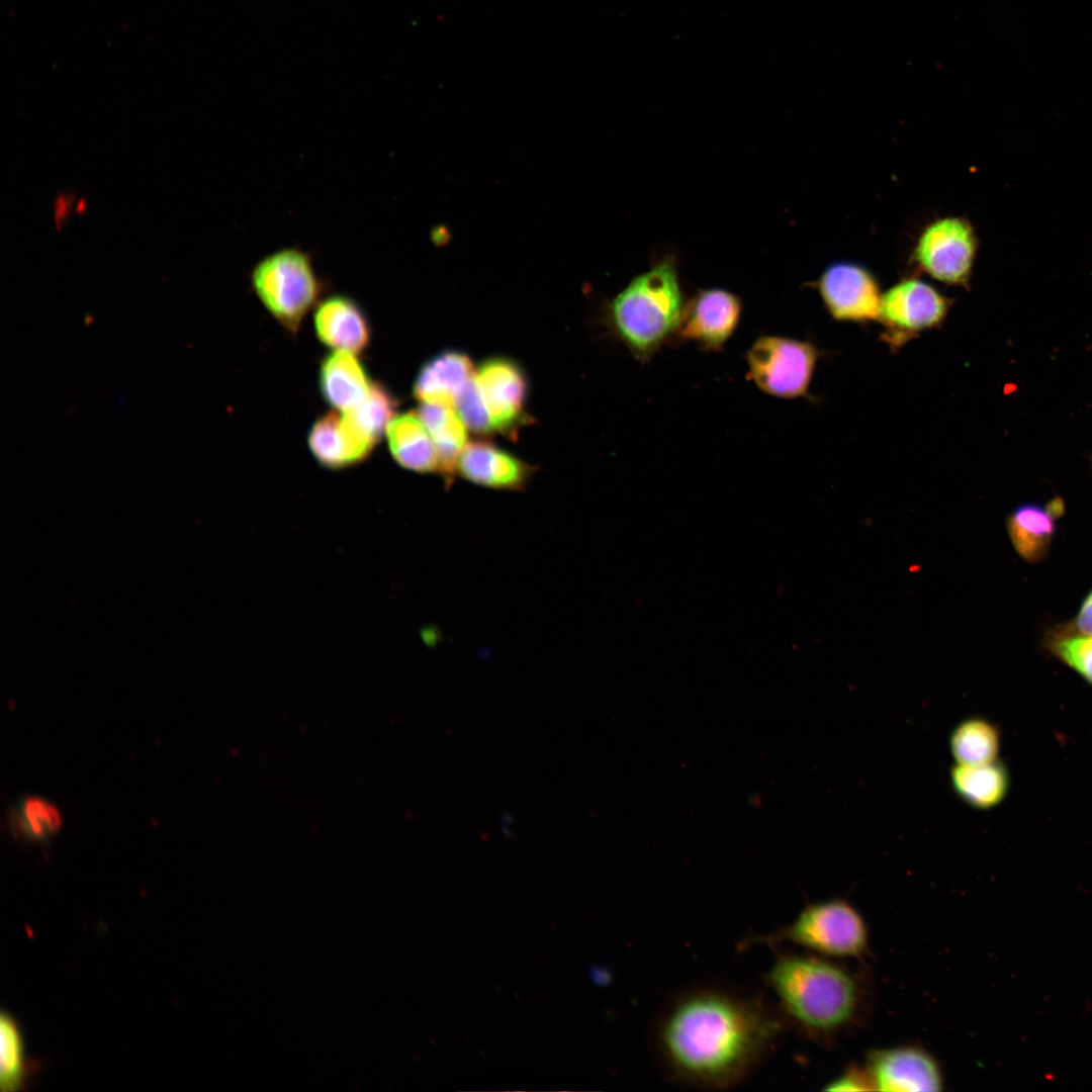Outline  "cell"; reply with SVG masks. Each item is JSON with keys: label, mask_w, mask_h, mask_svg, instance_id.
Here are the masks:
<instances>
[{"label": "cell", "mask_w": 1092, "mask_h": 1092, "mask_svg": "<svg viewBox=\"0 0 1092 1092\" xmlns=\"http://www.w3.org/2000/svg\"><path fill=\"white\" fill-rule=\"evenodd\" d=\"M787 1023L761 995L699 984L671 996L657 1013L651 1045L663 1074L699 1089H729L775 1050Z\"/></svg>", "instance_id": "cell-1"}, {"label": "cell", "mask_w": 1092, "mask_h": 1092, "mask_svg": "<svg viewBox=\"0 0 1092 1092\" xmlns=\"http://www.w3.org/2000/svg\"><path fill=\"white\" fill-rule=\"evenodd\" d=\"M764 983L787 1025L817 1043H832L859 1026L868 1012L863 979L810 951H777Z\"/></svg>", "instance_id": "cell-2"}, {"label": "cell", "mask_w": 1092, "mask_h": 1092, "mask_svg": "<svg viewBox=\"0 0 1092 1092\" xmlns=\"http://www.w3.org/2000/svg\"><path fill=\"white\" fill-rule=\"evenodd\" d=\"M685 305L674 260L665 258L635 276L603 315L610 333L646 363L677 333Z\"/></svg>", "instance_id": "cell-3"}, {"label": "cell", "mask_w": 1092, "mask_h": 1092, "mask_svg": "<svg viewBox=\"0 0 1092 1092\" xmlns=\"http://www.w3.org/2000/svg\"><path fill=\"white\" fill-rule=\"evenodd\" d=\"M754 943H791L831 959H860L869 949V930L859 911L848 901L836 898L808 904L789 924L746 938L740 946Z\"/></svg>", "instance_id": "cell-4"}, {"label": "cell", "mask_w": 1092, "mask_h": 1092, "mask_svg": "<svg viewBox=\"0 0 1092 1092\" xmlns=\"http://www.w3.org/2000/svg\"><path fill=\"white\" fill-rule=\"evenodd\" d=\"M251 287L267 311L296 334L306 313L326 289L311 253L284 247L259 259L250 272Z\"/></svg>", "instance_id": "cell-5"}, {"label": "cell", "mask_w": 1092, "mask_h": 1092, "mask_svg": "<svg viewBox=\"0 0 1092 1092\" xmlns=\"http://www.w3.org/2000/svg\"><path fill=\"white\" fill-rule=\"evenodd\" d=\"M819 357V350L811 342L762 335L746 352L747 375L768 395L808 397Z\"/></svg>", "instance_id": "cell-6"}, {"label": "cell", "mask_w": 1092, "mask_h": 1092, "mask_svg": "<svg viewBox=\"0 0 1092 1092\" xmlns=\"http://www.w3.org/2000/svg\"><path fill=\"white\" fill-rule=\"evenodd\" d=\"M977 249L975 230L967 219L943 217L922 231L914 249V259L935 280L967 286Z\"/></svg>", "instance_id": "cell-7"}, {"label": "cell", "mask_w": 1092, "mask_h": 1092, "mask_svg": "<svg viewBox=\"0 0 1092 1092\" xmlns=\"http://www.w3.org/2000/svg\"><path fill=\"white\" fill-rule=\"evenodd\" d=\"M473 378L492 434L516 438L532 420L526 411L529 382L523 367L512 358L493 356L477 365Z\"/></svg>", "instance_id": "cell-8"}, {"label": "cell", "mask_w": 1092, "mask_h": 1092, "mask_svg": "<svg viewBox=\"0 0 1092 1092\" xmlns=\"http://www.w3.org/2000/svg\"><path fill=\"white\" fill-rule=\"evenodd\" d=\"M950 300L933 285L917 279H904L881 298L879 320L895 344L925 330L937 328L945 320Z\"/></svg>", "instance_id": "cell-9"}, {"label": "cell", "mask_w": 1092, "mask_h": 1092, "mask_svg": "<svg viewBox=\"0 0 1092 1092\" xmlns=\"http://www.w3.org/2000/svg\"><path fill=\"white\" fill-rule=\"evenodd\" d=\"M873 1090L939 1092L944 1077L938 1061L920 1045L875 1049L863 1064Z\"/></svg>", "instance_id": "cell-10"}, {"label": "cell", "mask_w": 1092, "mask_h": 1092, "mask_svg": "<svg viewBox=\"0 0 1092 1092\" xmlns=\"http://www.w3.org/2000/svg\"><path fill=\"white\" fill-rule=\"evenodd\" d=\"M816 288L830 315L864 323L880 317L882 294L876 277L853 262H835L817 279Z\"/></svg>", "instance_id": "cell-11"}, {"label": "cell", "mask_w": 1092, "mask_h": 1092, "mask_svg": "<svg viewBox=\"0 0 1092 1092\" xmlns=\"http://www.w3.org/2000/svg\"><path fill=\"white\" fill-rule=\"evenodd\" d=\"M741 299L722 288L699 290L686 302L677 337L704 351H720L740 322Z\"/></svg>", "instance_id": "cell-12"}, {"label": "cell", "mask_w": 1092, "mask_h": 1092, "mask_svg": "<svg viewBox=\"0 0 1092 1092\" xmlns=\"http://www.w3.org/2000/svg\"><path fill=\"white\" fill-rule=\"evenodd\" d=\"M537 467L486 440L468 442L456 463V476L485 488L522 491Z\"/></svg>", "instance_id": "cell-13"}, {"label": "cell", "mask_w": 1092, "mask_h": 1092, "mask_svg": "<svg viewBox=\"0 0 1092 1092\" xmlns=\"http://www.w3.org/2000/svg\"><path fill=\"white\" fill-rule=\"evenodd\" d=\"M307 443L315 460L328 469H343L362 462L376 446L345 414L336 412L314 422Z\"/></svg>", "instance_id": "cell-14"}, {"label": "cell", "mask_w": 1092, "mask_h": 1092, "mask_svg": "<svg viewBox=\"0 0 1092 1092\" xmlns=\"http://www.w3.org/2000/svg\"><path fill=\"white\" fill-rule=\"evenodd\" d=\"M313 323L317 339L336 351L363 352L371 327L361 305L345 294H332L316 304Z\"/></svg>", "instance_id": "cell-15"}, {"label": "cell", "mask_w": 1092, "mask_h": 1092, "mask_svg": "<svg viewBox=\"0 0 1092 1092\" xmlns=\"http://www.w3.org/2000/svg\"><path fill=\"white\" fill-rule=\"evenodd\" d=\"M1065 512L1064 500L1057 496L1045 505L1025 503L1007 518L1011 544L1026 562L1037 563L1048 555L1054 540L1057 521Z\"/></svg>", "instance_id": "cell-16"}, {"label": "cell", "mask_w": 1092, "mask_h": 1092, "mask_svg": "<svg viewBox=\"0 0 1092 1092\" xmlns=\"http://www.w3.org/2000/svg\"><path fill=\"white\" fill-rule=\"evenodd\" d=\"M475 368L468 355L457 350H445L430 358L419 370L414 384V396L420 403H440L454 406L464 386L472 379Z\"/></svg>", "instance_id": "cell-17"}, {"label": "cell", "mask_w": 1092, "mask_h": 1092, "mask_svg": "<svg viewBox=\"0 0 1092 1092\" xmlns=\"http://www.w3.org/2000/svg\"><path fill=\"white\" fill-rule=\"evenodd\" d=\"M372 383L355 354L336 351L321 363L318 384L324 399L346 413L356 407L368 394Z\"/></svg>", "instance_id": "cell-18"}, {"label": "cell", "mask_w": 1092, "mask_h": 1092, "mask_svg": "<svg viewBox=\"0 0 1092 1092\" xmlns=\"http://www.w3.org/2000/svg\"><path fill=\"white\" fill-rule=\"evenodd\" d=\"M385 433L389 451L398 465L418 473L440 474L436 446L417 412L394 416Z\"/></svg>", "instance_id": "cell-19"}, {"label": "cell", "mask_w": 1092, "mask_h": 1092, "mask_svg": "<svg viewBox=\"0 0 1092 1092\" xmlns=\"http://www.w3.org/2000/svg\"><path fill=\"white\" fill-rule=\"evenodd\" d=\"M418 416L426 426L439 455L445 484L456 476L457 460L467 445V427L455 406L440 403H420Z\"/></svg>", "instance_id": "cell-20"}, {"label": "cell", "mask_w": 1092, "mask_h": 1092, "mask_svg": "<svg viewBox=\"0 0 1092 1092\" xmlns=\"http://www.w3.org/2000/svg\"><path fill=\"white\" fill-rule=\"evenodd\" d=\"M950 781L963 801L983 810L998 806L1010 788L1009 772L998 759L980 764L957 763L950 770Z\"/></svg>", "instance_id": "cell-21"}, {"label": "cell", "mask_w": 1092, "mask_h": 1092, "mask_svg": "<svg viewBox=\"0 0 1092 1092\" xmlns=\"http://www.w3.org/2000/svg\"><path fill=\"white\" fill-rule=\"evenodd\" d=\"M8 824L17 840L44 843L61 830L63 819L58 808L50 801L26 796L10 809Z\"/></svg>", "instance_id": "cell-22"}, {"label": "cell", "mask_w": 1092, "mask_h": 1092, "mask_svg": "<svg viewBox=\"0 0 1092 1092\" xmlns=\"http://www.w3.org/2000/svg\"><path fill=\"white\" fill-rule=\"evenodd\" d=\"M949 747L959 764H980L997 760L1000 732L990 721L970 718L952 730Z\"/></svg>", "instance_id": "cell-23"}, {"label": "cell", "mask_w": 1092, "mask_h": 1092, "mask_svg": "<svg viewBox=\"0 0 1092 1092\" xmlns=\"http://www.w3.org/2000/svg\"><path fill=\"white\" fill-rule=\"evenodd\" d=\"M34 1066L26 1057L22 1030L7 1011L0 1016V1086L3 1092L24 1088Z\"/></svg>", "instance_id": "cell-24"}, {"label": "cell", "mask_w": 1092, "mask_h": 1092, "mask_svg": "<svg viewBox=\"0 0 1092 1092\" xmlns=\"http://www.w3.org/2000/svg\"><path fill=\"white\" fill-rule=\"evenodd\" d=\"M396 406L397 400L390 390L379 382H373L366 397L344 414L359 431L377 444L394 417Z\"/></svg>", "instance_id": "cell-25"}, {"label": "cell", "mask_w": 1092, "mask_h": 1092, "mask_svg": "<svg viewBox=\"0 0 1092 1092\" xmlns=\"http://www.w3.org/2000/svg\"><path fill=\"white\" fill-rule=\"evenodd\" d=\"M1044 648L1092 686V636L1073 632L1064 625L1050 631Z\"/></svg>", "instance_id": "cell-26"}, {"label": "cell", "mask_w": 1092, "mask_h": 1092, "mask_svg": "<svg viewBox=\"0 0 1092 1092\" xmlns=\"http://www.w3.org/2000/svg\"><path fill=\"white\" fill-rule=\"evenodd\" d=\"M454 406L469 430L481 436L492 435L490 421L473 377L457 396Z\"/></svg>", "instance_id": "cell-27"}, {"label": "cell", "mask_w": 1092, "mask_h": 1092, "mask_svg": "<svg viewBox=\"0 0 1092 1092\" xmlns=\"http://www.w3.org/2000/svg\"><path fill=\"white\" fill-rule=\"evenodd\" d=\"M830 1091H873L864 1066L851 1065L828 1084Z\"/></svg>", "instance_id": "cell-28"}, {"label": "cell", "mask_w": 1092, "mask_h": 1092, "mask_svg": "<svg viewBox=\"0 0 1092 1092\" xmlns=\"http://www.w3.org/2000/svg\"><path fill=\"white\" fill-rule=\"evenodd\" d=\"M1064 626L1073 632L1092 636V590L1083 600L1075 619Z\"/></svg>", "instance_id": "cell-29"}]
</instances>
